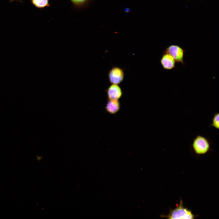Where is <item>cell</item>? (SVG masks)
I'll return each instance as SVG.
<instances>
[{
  "instance_id": "cell-7",
  "label": "cell",
  "mask_w": 219,
  "mask_h": 219,
  "mask_svg": "<svg viewBox=\"0 0 219 219\" xmlns=\"http://www.w3.org/2000/svg\"><path fill=\"white\" fill-rule=\"evenodd\" d=\"M120 108V103L117 100H108L105 106L106 111L111 114H116Z\"/></svg>"
},
{
  "instance_id": "cell-3",
  "label": "cell",
  "mask_w": 219,
  "mask_h": 219,
  "mask_svg": "<svg viewBox=\"0 0 219 219\" xmlns=\"http://www.w3.org/2000/svg\"><path fill=\"white\" fill-rule=\"evenodd\" d=\"M164 52L170 54L176 62L184 64L185 50L180 46L175 44L171 45L166 48Z\"/></svg>"
},
{
  "instance_id": "cell-6",
  "label": "cell",
  "mask_w": 219,
  "mask_h": 219,
  "mask_svg": "<svg viewBox=\"0 0 219 219\" xmlns=\"http://www.w3.org/2000/svg\"><path fill=\"white\" fill-rule=\"evenodd\" d=\"M176 61L169 54L164 52L160 59V63L163 68L171 70L175 67Z\"/></svg>"
},
{
  "instance_id": "cell-1",
  "label": "cell",
  "mask_w": 219,
  "mask_h": 219,
  "mask_svg": "<svg viewBox=\"0 0 219 219\" xmlns=\"http://www.w3.org/2000/svg\"><path fill=\"white\" fill-rule=\"evenodd\" d=\"M168 219H194L195 216L192 212L183 206L181 200L179 204L176 208L171 210L168 215L163 216Z\"/></svg>"
},
{
  "instance_id": "cell-5",
  "label": "cell",
  "mask_w": 219,
  "mask_h": 219,
  "mask_svg": "<svg viewBox=\"0 0 219 219\" xmlns=\"http://www.w3.org/2000/svg\"><path fill=\"white\" fill-rule=\"evenodd\" d=\"M108 100H118L122 96L123 92L118 85L112 84L106 90Z\"/></svg>"
},
{
  "instance_id": "cell-8",
  "label": "cell",
  "mask_w": 219,
  "mask_h": 219,
  "mask_svg": "<svg viewBox=\"0 0 219 219\" xmlns=\"http://www.w3.org/2000/svg\"><path fill=\"white\" fill-rule=\"evenodd\" d=\"M49 0H30L32 4L35 7L41 9L50 6Z\"/></svg>"
},
{
  "instance_id": "cell-10",
  "label": "cell",
  "mask_w": 219,
  "mask_h": 219,
  "mask_svg": "<svg viewBox=\"0 0 219 219\" xmlns=\"http://www.w3.org/2000/svg\"><path fill=\"white\" fill-rule=\"evenodd\" d=\"M219 114L217 113L215 114L213 118L211 125L215 128L219 129Z\"/></svg>"
},
{
  "instance_id": "cell-9",
  "label": "cell",
  "mask_w": 219,
  "mask_h": 219,
  "mask_svg": "<svg viewBox=\"0 0 219 219\" xmlns=\"http://www.w3.org/2000/svg\"><path fill=\"white\" fill-rule=\"evenodd\" d=\"M70 0L74 7L77 9H81L87 7L91 0Z\"/></svg>"
},
{
  "instance_id": "cell-11",
  "label": "cell",
  "mask_w": 219,
  "mask_h": 219,
  "mask_svg": "<svg viewBox=\"0 0 219 219\" xmlns=\"http://www.w3.org/2000/svg\"><path fill=\"white\" fill-rule=\"evenodd\" d=\"M10 2H12V1H17L21 2V0H10Z\"/></svg>"
},
{
  "instance_id": "cell-4",
  "label": "cell",
  "mask_w": 219,
  "mask_h": 219,
  "mask_svg": "<svg viewBox=\"0 0 219 219\" xmlns=\"http://www.w3.org/2000/svg\"><path fill=\"white\" fill-rule=\"evenodd\" d=\"M124 75L123 69L118 67H114L109 71L108 78L111 84L118 85L123 81Z\"/></svg>"
},
{
  "instance_id": "cell-2",
  "label": "cell",
  "mask_w": 219,
  "mask_h": 219,
  "mask_svg": "<svg viewBox=\"0 0 219 219\" xmlns=\"http://www.w3.org/2000/svg\"><path fill=\"white\" fill-rule=\"evenodd\" d=\"M192 146L195 153L199 155H203L207 152L210 149V144L204 137L198 135L193 139Z\"/></svg>"
}]
</instances>
